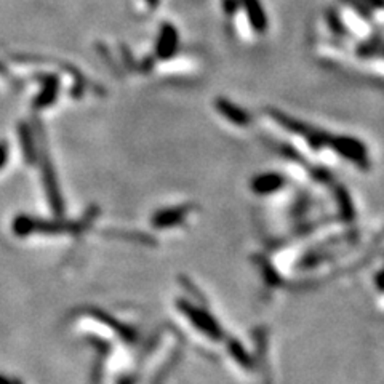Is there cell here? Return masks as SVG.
<instances>
[{"mask_svg": "<svg viewBox=\"0 0 384 384\" xmlns=\"http://www.w3.org/2000/svg\"><path fill=\"white\" fill-rule=\"evenodd\" d=\"M32 79L42 85V91L37 93L34 96V100H32V107H34V111L47 109V107L55 105L59 95V89H61V79L58 77V74L39 72L32 75Z\"/></svg>", "mask_w": 384, "mask_h": 384, "instance_id": "1", "label": "cell"}, {"mask_svg": "<svg viewBox=\"0 0 384 384\" xmlns=\"http://www.w3.org/2000/svg\"><path fill=\"white\" fill-rule=\"evenodd\" d=\"M40 165H42V176H43V185H45L48 199H50L52 207L55 208V212H61L63 210V199L61 194H59L55 169H53V162L48 155L47 151V143L40 141Z\"/></svg>", "mask_w": 384, "mask_h": 384, "instance_id": "2", "label": "cell"}, {"mask_svg": "<svg viewBox=\"0 0 384 384\" xmlns=\"http://www.w3.org/2000/svg\"><path fill=\"white\" fill-rule=\"evenodd\" d=\"M18 138L21 144V151H23L24 160L29 165H34L37 159H39V151H37V141L34 130L26 122L18 123Z\"/></svg>", "mask_w": 384, "mask_h": 384, "instance_id": "3", "label": "cell"}, {"mask_svg": "<svg viewBox=\"0 0 384 384\" xmlns=\"http://www.w3.org/2000/svg\"><path fill=\"white\" fill-rule=\"evenodd\" d=\"M0 77H2L5 80V82H8L16 90H21L24 86L23 80L16 79L15 75L12 72H10V69L7 66H5V64L2 61H0Z\"/></svg>", "mask_w": 384, "mask_h": 384, "instance_id": "4", "label": "cell"}, {"mask_svg": "<svg viewBox=\"0 0 384 384\" xmlns=\"http://www.w3.org/2000/svg\"><path fill=\"white\" fill-rule=\"evenodd\" d=\"M8 160V146L7 143L0 141V169H3V165Z\"/></svg>", "mask_w": 384, "mask_h": 384, "instance_id": "5", "label": "cell"}, {"mask_svg": "<svg viewBox=\"0 0 384 384\" xmlns=\"http://www.w3.org/2000/svg\"><path fill=\"white\" fill-rule=\"evenodd\" d=\"M148 2H149V3H155V0H148Z\"/></svg>", "mask_w": 384, "mask_h": 384, "instance_id": "6", "label": "cell"}]
</instances>
